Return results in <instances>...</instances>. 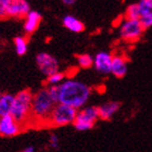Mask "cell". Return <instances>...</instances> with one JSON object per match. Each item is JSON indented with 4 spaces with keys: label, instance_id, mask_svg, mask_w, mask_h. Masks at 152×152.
<instances>
[{
    "label": "cell",
    "instance_id": "6da1fadb",
    "mask_svg": "<svg viewBox=\"0 0 152 152\" xmlns=\"http://www.w3.org/2000/svg\"><path fill=\"white\" fill-rule=\"evenodd\" d=\"M58 103L72 107L77 111L85 107L91 95V88L87 84L73 78L65 79L58 86Z\"/></svg>",
    "mask_w": 152,
    "mask_h": 152
},
{
    "label": "cell",
    "instance_id": "7a4b0ae2",
    "mask_svg": "<svg viewBox=\"0 0 152 152\" xmlns=\"http://www.w3.org/2000/svg\"><path fill=\"white\" fill-rule=\"evenodd\" d=\"M56 104L57 103L51 98L47 87L37 90L35 94H33L29 122L37 124H48V120Z\"/></svg>",
    "mask_w": 152,
    "mask_h": 152
},
{
    "label": "cell",
    "instance_id": "3957f363",
    "mask_svg": "<svg viewBox=\"0 0 152 152\" xmlns=\"http://www.w3.org/2000/svg\"><path fill=\"white\" fill-rule=\"evenodd\" d=\"M33 92L29 89L20 90L14 95L11 116L18 121L22 126L29 123L31 121V111H32Z\"/></svg>",
    "mask_w": 152,
    "mask_h": 152
},
{
    "label": "cell",
    "instance_id": "277c9868",
    "mask_svg": "<svg viewBox=\"0 0 152 152\" xmlns=\"http://www.w3.org/2000/svg\"><path fill=\"white\" fill-rule=\"evenodd\" d=\"M76 114H77L76 109L62 103H57L48 120V125L54 127H62L66 126L69 124H73Z\"/></svg>",
    "mask_w": 152,
    "mask_h": 152
},
{
    "label": "cell",
    "instance_id": "5b68a950",
    "mask_svg": "<svg viewBox=\"0 0 152 152\" xmlns=\"http://www.w3.org/2000/svg\"><path fill=\"white\" fill-rule=\"evenodd\" d=\"M98 120V107H86L77 111L75 120L73 122V126L78 132H86L91 129Z\"/></svg>",
    "mask_w": 152,
    "mask_h": 152
},
{
    "label": "cell",
    "instance_id": "8992f818",
    "mask_svg": "<svg viewBox=\"0 0 152 152\" xmlns=\"http://www.w3.org/2000/svg\"><path fill=\"white\" fill-rule=\"evenodd\" d=\"M143 29L138 20H124L120 25L121 38L128 42H135L142 36Z\"/></svg>",
    "mask_w": 152,
    "mask_h": 152
},
{
    "label": "cell",
    "instance_id": "52a82bcc",
    "mask_svg": "<svg viewBox=\"0 0 152 152\" xmlns=\"http://www.w3.org/2000/svg\"><path fill=\"white\" fill-rule=\"evenodd\" d=\"M35 60L38 70L46 77L59 72V69H60L59 61L52 54L48 53V52H39L36 56Z\"/></svg>",
    "mask_w": 152,
    "mask_h": 152
},
{
    "label": "cell",
    "instance_id": "ba28073f",
    "mask_svg": "<svg viewBox=\"0 0 152 152\" xmlns=\"http://www.w3.org/2000/svg\"><path fill=\"white\" fill-rule=\"evenodd\" d=\"M22 132V125L11 115L0 117V137H14Z\"/></svg>",
    "mask_w": 152,
    "mask_h": 152
},
{
    "label": "cell",
    "instance_id": "9c48e42d",
    "mask_svg": "<svg viewBox=\"0 0 152 152\" xmlns=\"http://www.w3.org/2000/svg\"><path fill=\"white\" fill-rule=\"evenodd\" d=\"M31 11V6L26 0H11L7 7V18H25Z\"/></svg>",
    "mask_w": 152,
    "mask_h": 152
},
{
    "label": "cell",
    "instance_id": "30bf717a",
    "mask_svg": "<svg viewBox=\"0 0 152 152\" xmlns=\"http://www.w3.org/2000/svg\"><path fill=\"white\" fill-rule=\"evenodd\" d=\"M113 54L108 51H100L94 57V66L96 71L101 74L111 73V64Z\"/></svg>",
    "mask_w": 152,
    "mask_h": 152
},
{
    "label": "cell",
    "instance_id": "8fae6325",
    "mask_svg": "<svg viewBox=\"0 0 152 152\" xmlns=\"http://www.w3.org/2000/svg\"><path fill=\"white\" fill-rule=\"evenodd\" d=\"M41 19H42V16L38 11L31 10L24 18V25H23L24 32L28 35L33 34L38 28V26L41 22Z\"/></svg>",
    "mask_w": 152,
    "mask_h": 152
},
{
    "label": "cell",
    "instance_id": "7c38bea8",
    "mask_svg": "<svg viewBox=\"0 0 152 152\" xmlns=\"http://www.w3.org/2000/svg\"><path fill=\"white\" fill-rule=\"evenodd\" d=\"M127 61L122 56H113L111 64V74L117 78H123L127 74Z\"/></svg>",
    "mask_w": 152,
    "mask_h": 152
},
{
    "label": "cell",
    "instance_id": "4fadbf2b",
    "mask_svg": "<svg viewBox=\"0 0 152 152\" xmlns=\"http://www.w3.org/2000/svg\"><path fill=\"white\" fill-rule=\"evenodd\" d=\"M121 104L116 101H109L105 102L100 107H98L99 118L101 120H111L112 117L118 112Z\"/></svg>",
    "mask_w": 152,
    "mask_h": 152
},
{
    "label": "cell",
    "instance_id": "5bb4252c",
    "mask_svg": "<svg viewBox=\"0 0 152 152\" xmlns=\"http://www.w3.org/2000/svg\"><path fill=\"white\" fill-rule=\"evenodd\" d=\"M62 24L66 29H69L72 33H82L85 29L84 23L76 16L72 14H66L62 19Z\"/></svg>",
    "mask_w": 152,
    "mask_h": 152
},
{
    "label": "cell",
    "instance_id": "9a60e30c",
    "mask_svg": "<svg viewBox=\"0 0 152 152\" xmlns=\"http://www.w3.org/2000/svg\"><path fill=\"white\" fill-rule=\"evenodd\" d=\"M13 101H14V95L4 92L0 97V117L11 115L12 111Z\"/></svg>",
    "mask_w": 152,
    "mask_h": 152
},
{
    "label": "cell",
    "instance_id": "2e32d148",
    "mask_svg": "<svg viewBox=\"0 0 152 152\" xmlns=\"http://www.w3.org/2000/svg\"><path fill=\"white\" fill-rule=\"evenodd\" d=\"M13 44H14V49H15L16 54L24 56L27 52L28 41H27V39L24 36H18V37H15L14 40H13Z\"/></svg>",
    "mask_w": 152,
    "mask_h": 152
},
{
    "label": "cell",
    "instance_id": "e0dca14e",
    "mask_svg": "<svg viewBox=\"0 0 152 152\" xmlns=\"http://www.w3.org/2000/svg\"><path fill=\"white\" fill-rule=\"evenodd\" d=\"M138 7H139V18H148L152 19V1L150 0H139Z\"/></svg>",
    "mask_w": 152,
    "mask_h": 152
},
{
    "label": "cell",
    "instance_id": "ac0fdd59",
    "mask_svg": "<svg viewBox=\"0 0 152 152\" xmlns=\"http://www.w3.org/2000/svg\"><path fill=\"white\" fill-rule=\"evenodd\" d=\"M139 7L138 3H132L127 7L124 13V20H138L139 19Z\"/></svg>",
    "mask_w": 152,
    "mask_h": 152
},
{
    "label": "cell",
    "instance_id": "d6986e66",
    "mask_svg": "<svg viewBox=\"0 0 152 152\" xmlns=\"http://www.w3.org/2000/svg\"><path fill=\"white\" fill-rule=\"evenodd\" d=\"M77 63L82 69H89L94 65V57L88 53H82L77 56Z\"/></svg>",
    "mask_w": 152,
    "mask_h": 152
},
{
    "label": "cell",
    "instance_id": "ffe728a7",
    "mask_svg": "<svg viewBox=\"0 0 152 152\" xmlns=\"http://www.w3.org/2000/svg\"><path fill=\"white\" fill-rule=\"evenodd\" d=\"M64 80H65V74L59 71L57 73L48 76L47 85H48V87H51V86H59V85H61Z\"/></svg>",
    "mask_w": 152,
    "mask_h": 152
},
{
    "label": "cell",
    "instance_id": "44dd1931",
    "mask_svg": "<svg viewBox=\"0 0 152 152\" xmlns=\"http://www.w3.org/2000/svg\"><path fill=\"white\" fill-rule=\"evenodd\" d=\"M48 145H49V147H50L51 149L53 150L59 149V147H60V139H59V137L56 134H51L50 136H49Z\"/></svg>",
    "mask_w": 152,
    "mask_h": 152
},
{
    "label": "cell",
    "instance_id": "7402d4cb",
    "mask_svg": "<svg viewBox=\"0 0 152 152\" xmlns=\"http://www.w3.org/2000/svg\"><path fill=\"white\" fill-rule=\"evenodd\" d=\"M21 152H35V147L34 146H28L24 148Z\"/></svg>",
    "mask_w": 152,
    "mask_h": 152
},
{
    "label": "cell",
    "instance_id": "603a6c76",
    "mask_svg": "<svg viewBox=\"0 0 152 152\" xmlns=\"http://www.w3.org/2000/svg\"><path fill=\"white\" fill-rule=\"evenodd\" d=\"M61 1H62L64 4H66V6H73L77 0H61Z\"/></svg>",
    "mask_w": 152,
    "mask_h": 152
},
{
    "label": "cell",
    "instance_id": "cb8c5ba5",
    "mask_svg": "<svg viewBox=\"0 0 152 152\" xmlns=\"http://www.w3.org/2000/svg\"><path fill=\"white\" fill-rule=\"evenodd\" d=\"M10 1H11V0H0V4H1L2 8H4V9L7 10V7H8V4L10 3Z\"/></svg>",
    "mask_w": 152,
    "mask_h": 152
},
{
    "label": "cell",
    "instance_id": "d4e9b609",
    "mask_svg": "<svg viewBox=\"0 0 152 152\" xmlns=\"http://www.w3.org/2000/svg\"><path fill=\"white\" fill-rule=\"evenodd\" d=\"M1 95H2V94H1V91H0V97H1Z\"/></svg>",
    "mask_w": 152,
    "mask_h": 152
},
{
    "label": "cell",
    "instance_id": "484cf974",
    "mask_svg": "<svg viewBox=\"0 0 152 152\" xmlns=\"http://www.w3.org/2000/svg\"><path fill=\"white\" fill-rule=\"evenodd\" d=\"M150 1H152V0H150Z\"/></svg>",
    "mask_w": 152,
    "mask_h": 152
}]
</instances>
